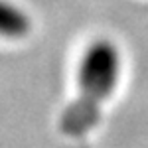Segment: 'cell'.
I'll list each match as a JSON object with an SVG mask.
<instances>
[{"mask_svg":"<svg viewBox=\"0 0 148 148\" xmlns=\"http://www.w3.org/2000/svg\"><path fill=\"white\" fill-rule=\"evenodd\" d=\"M32 30V20L24 10L14 6L12 2L0 0V36L18 40L30 34Z\"/></svg>","mask_w":148,"mask_h":148,"instance_id":"obj_2","label":"cell"},{"mask_svg":"<svg viewBox=\"0 0 148 148\" xmlns=\"http://www.w3.org/2000/svg\"><path fill=\"white\" fill-rule=\"evenodd\" d=\"M121 59L113 42L97 40L85 49L79 65V97L67 107L61 128L71 136H81L99 119V109L119 81Z\"/></svg>","mask_w":148,"mask_h":148,"instance_id":"obj_1","label":"cell"}]
</instances>
